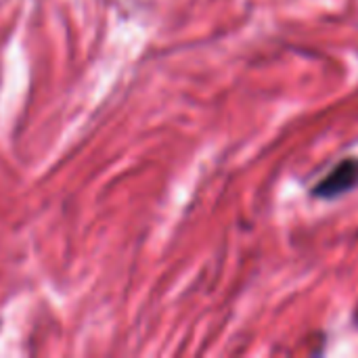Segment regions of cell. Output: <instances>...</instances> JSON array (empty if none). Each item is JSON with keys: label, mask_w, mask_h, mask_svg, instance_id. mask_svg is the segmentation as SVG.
I'll list each match as a JSON object with an SVG mask.
<instances>
[{"label": "cell", "mask_w": 358, "mask_h": 358, "mask_svg": "<svg viewBox=\"0 0 358 358\" xmlns=\"http://www.w3.org/2000/svg\"><path fill=\"white\" fill-rule=\"evenodd\" d=\"M358 182V159H344L340 162L315 189L313 193L323 199L340 197L342 193L350 191Z\"/></svg>", "instance_id": "obj_1"}]
</instances>
